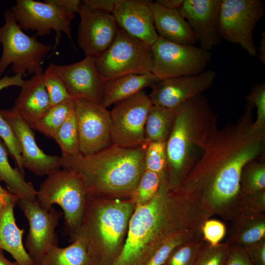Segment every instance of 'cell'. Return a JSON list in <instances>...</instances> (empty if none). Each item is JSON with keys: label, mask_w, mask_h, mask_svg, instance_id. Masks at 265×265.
I'll list each match as a JSON object with an SVG mask.
<instances>
[{"label": "cell", "mask_w": 265, "mask_h": 265, "mask_svg": "<svg viewBox=\"0 0 265 265\" xmlns=\"http://www.w3.org/2000/svg\"><path fill=\"white\" fill-rule=\"evenodd\" d=\"M244 249L253 265H265V243L263 240Z\"/></svg>", "instance_id": "obj_41"}, {"label": "cell", "mask_w": 265, "mask_h": 265, "mask_svg": "<svg viewBox=\"0 0 265 265\" xmlns=\"http://www.w3.org/2000/svg\"><path fill=\"white\" fill-rule=\"evenodd\" d=\"M147 144L134 148L111 144L88 155L61 156V167L74 171L81 177L87 196L130 198L145 170Z\"/></svg>", "instance_id": "obj_3"}, {"label": "cell", "mask_w": 265, "mask_h": 265, "mask_svg": "<svg viewBox=\"0 0 265 265\" xmlns=\"http://www.w3.org/2000/svg\"><path fill=\"white\" fill-rule=\"evenodd\" d=\"M216 77V72L210 69L194 76L159 80L148 96L153 105L176 108L209 89Z\"/></svg>", "instance_id": "obj_16"}, {"label": "cell", "mask_w": 265, "mask_h": 265, "mask_svg": "<svg viewBox=\"0 0 265 265\" xmlns=\"http://www.w3.org/2000/svg\"><path fill=\"white\" fill-rule=\"evenodd\" d=\"M78 13L80 18L79 45L85 56L96 58L111 45L118 26L112 14L91 9L83 2Z\"/></svg>", "instance_id": "obj_15"}, {"label": "cell", "mask_w": 265, "mask_h": 265, "mask_svg": "<svg viewBox=\"0 0 265 265\" xmlns=\"http://www.w3.org/2000/svg\"><path fill=\"white\" fill-rule=\"evenodd\" d=\"M193 231L187 230L170 237L156 251L146 265H163L176 248L193 240Z\"/></svg>", "instance_id": "obj_33"}, {"label": "cell", "mask_w": 265, "mask_h": 265, "mask_svg": "<svg viewBox=\"0 0 265 265\" xmlns=\"http://www.w3.org/2000/svg\"><path fill=\"white\" fill-rule=\"evenodd\" d=\"M161 177L155 172L145 170L130 198L136 205L146 204L155 196L159 189Z\"/></svg>", "instance_id": "obj_32"}, {"label": "cell", "mask_w": 265, "mask_h": 265, "mask_svg": "<svg viewBox=\"0 0 265 265\" xmlns=\"http://www.w3.org/2000/svg\"><path fill=\"white\" fill-rule=\"evenodd\" d=\"M80 153L88 155L111 144L110 112L103 104L74 99Z\"/></svg>", "instance_id": "obj_14"}, {"label": "cell", "mask_w": 265, "mask_h": 265, "mask_svg": "<svg viewBox=\"0 0 265 265\" xmlns=\"http://www.w3.org/2000/svg\"><path fill=\"white\" fill-rule=\"evenodd\" d=\"M166 175V174H165ZM164 175L155 196L136 205L123 248L112 265H146L159 246L174 235L197 227V200L170 188Z\"/></svg>", "instance_id": "obj_2"}, {"label": "cell", "mask_w": 265, "mask_h": 265, "mask_svg": "<svg viewBox=\"0 0 265 265\" xmlns=\"http://www.w3.org/2000/svg\"><path fill=\"white\" fill-rule=\"evenodd\" d=\"M43 73L34 74L28 80H25L12 108L30 127L40 120L51 107L43 82Z\"/></svg>", "instance_id": "obj_21"}, {"label": "cell", "mask_w": 265, "mask_h": 265, "mask_svg": "<svg viewBox=\"0 0 265 265\" xmlns=\"http://www.w3.org/2000/svg\"><path fill=\"white\" fill-rule=\"evenodd\" d=\"M250 219L239 229L235 239L245 247L263 240L265 236L264 219L255 217Z\"/></svg>", "instance_id": "obj_35"}, {"label": "cell", "mask_w": 265, "mask_h": 265, "mask_svg": "<svg viewBox=\"0 0 265 265\" xmlns=\"http://www.w3.org/2000/svg\"><path fill=\"white\" fill-rule=\"evenodd\" d=\"M152 2L117 0L112 13L120 28L150 47L159 37L154 23Z\"/></svg>", "instance_id": "obj_20"}, {"label": "cell", "mask_w": 265, "mask_h": 265, "mask_svg": "<svg viewBox=\"0 0 265 265\" xmlns=\"http://www.w3.org/2000/svg\"><path fill=\"white\" fill-rule=\"evenodd\" d=\"M14 131L21 147L23 166L36 176L48 175L61 167V156L46 154L36 142L31 128L12 108L0 109Z\"/></svg>", "instance_id": "obj_17"}, {"label": "cell", "mask_w": 265, "mask_h": 265, "mask_svg": "<svg viewBox=\"0 0 265 265\" xmlns=\"http://www.w3.org/2000/svg\"><path fill=\"white\" fill-rule=\"evenodd\" d=\"M16 198L18 197L4 189L0 182V211L7 203Z\"/></svg>", "instance_id": "obj_46"}, {"label": "cell", "mask_w": 265, "mask_h": 265, "mask_svg": "<svg viewBox=\"0 0 265 265\" xmlns=\"http://www.w3.org/2000/svg\"><path fill=\"white\" fill-rule=\"evenodd\" d=\"M265 13V5L260 0H221L217 26L220 38L257 56L253 32Z\"/></svg>", "instance_id": "obj_9"}, {"label": "cell", "mask_w": 265, "mask_h": 265, "mask_svg": "<svg viewBox=\"0 0 265 265\" xmlns=\"http://www.w3.org/2000/svg\"><path fill=\"white\" fill-rule=\"evenodd\" d=\"M253 108L246 103L236 123L216 129L179 186L182 192L203 203V207L220 210L239 198L243 168L265 155V129H253Z\"/></svg>", "instance_id": "obj_1"}, {"label": "cell", "mask_w": 265, "mask_h": 265, "mask_svg": "<svg viewBox=\"0 0 265 265\" xmlns=\"http://www.w3.org/2000/svg\"><path fill=\"white\" fill-rule=\"evenodd\" d=\"M53 140L60 149L61 157L73 156L80 154L74 108L59 128Z\"/></svg>", "instance_id": "obj_30"}, {"label": "cell", "mask_w": 265, "mask_h": 265, "mask_svg": "<svg viewBox=\"0 0 265 265\" xmlns=\"http://www.w3.org/2000/svg\"><path fill=\"white\" fill-rule=\"evenodd\" d=\"M8 151L0 139V182L4 183L9 192L19 199L28 201L36 200L37 190L30 182H26L16 167L14 168L8 160Z\"/></svg>", "instance_id": "obj_25"}, {"label": "cell", "mask_w": 265, "mask_h": 265, "mask_svg": "<svg viewBox=\"0 0 265 265\" xmlns=\"http://www.w3.org/2000/svg\"><path fill=\"white\" fill-rule=\"evenodd\" d=\"M246 103L256 108V118L253 124L256 131L265 129V83L254 85L246 97Z\"/></svg>", "instance_id": "obj_38"}, {"label": "cell", "mask_w": 265, "mask_h": 265, "mask_svg": "<svg viewBox=\"0 0 265 265\" xmlns=\"http://www.w3.org/2000/svg\"><path fill=\"white\" fill-rule=\"evenodd\" d=\"M17 203L29 224L25 242L26 250L35 265H39L49 250L57 245L55 230L63 213L53 207L45 210L36 200L19 199Z\"/></svg>", "instance_id": "obj_13"}, {"label": "cell", "mask_w": 265, "mask_h": 265, "mask_svg": "<svg viewBox=\"0 0 265 265\" xmlns=\"http://www.w3.org/2000/svg\"><path fill=\"white\" fill-rule=\"evenodd\" d=\"M54 67L72 98L84 99L102 104L106 81L97 70L95 57L85 56L77 62L54 64Z\"/></svg>", "instance_id": "obj_18"}, {"label": "cell", "mask_w": 265, "mask_h": 265, "mask_svg": "<svg viewBox=\"0 0 265 265\" xmlns=\"http://www.w3.org/2000/svg\"><path fill=\"white\" fill-rule=\"evenodd\" d=\"M87 193L84 182L76 172L62 167L47 175L37 190L36 200L50 210L58 205L63 211L64 230L73 242L81 225Z\"/></svg>", "instance_id": "obj_6"}, {"label": "cell", "mask_w": 265, "mask_h": 265, "mask_svg": "<svg viewBox=\"0 0 265 265\" xmlns=\"http://www.w3.org/2000/svg\"><path fill=\"white\" fill-rule=\"evenodd\" d=\"M152 106L148 95L143 90L113 105L109 111L112 144L134 148L147 144L144 129Z\"/></svg>", "instance_id": "obj_11"}, {"label": "cell", "mask_w": 265, "mask_h": 265, "mask_svg": "<svg viewBox=\"0 0 265 265\" xmlns=\"http://www.w3.org/2000/svg\"><path fill=\"white\" fill-rule=\"evenodd\" d=\"M97 70L105 81L130 74L151 72V47L118 27L111 45L95 58Z\"/></svg>", "instance_id": "obj_8"}, {"label": "cell", "mask_w": 265, "mask_h": 265, "mask_svg": "<svg viewBox=\"0 0 265 265\" xmlns=\"http://www.w3.org/2000/svg\"><path fill=\"white\" fill-rule=\"evenodd\" d=\"M154 23L158 36L169 41L194 45L196 35L178 9H167L156 1L152 2Z\"/></svg>", "instance_id": "obj_22"}, {"label": "cell", "mask_w": 265, "mask_h": 265, "mask_svg": "<svg viewBox=\"0 0 265 265\" xmlns=\"http://www.w3.org/2000/svg\"><path fill=\"white\" fill-rule=\"evenodd\" d=\"M0 265H18L15 262L7 259L3 254V251L0 250Z\"/></svg>", "instance_id": "obj_49"}, {"label": "cell", "mask_w": 265, "mask_h": 265, "mask_svg": "<svg viewBox=\"0 0 265 265\" xmlns=\"http://www.w3.org/2000/svg\"><path fill=\"white\" fill-rule=\"evenodd\" d=\"M117 0H84L83 3L91 9L112 13Z\"/></svg>", "instance_id": "obj_43"}, {"label": "cell", "mask_w": 265, "mask_h": 265, "mask_svg": "<svg viewBox=\"0 0 265 265\" xmlns=\"http://www.w3.org/2000/svg\"><path fill=\"white\" fill-rule=\"evenodd\" d=\"M144 163L146 170L155 172L160 177L165 174L167 165L165 142L148 143L145 152Z\"/></svg>", "instance_id": "obj_34"}, {"label": "cell", "mask_w": 265, "mask_h": 265, "mask_svg": "<svg viewBox=\"0 0 265 265\" xmlns=\"http://www.w3.org/2000/svg\"><path fill=\"white\" fill-rule=\"evenodd\" d=\"M229 252L228 243L201 245L193 265H225Z\"/></svg>", "instance_id": "obj_36"}, {"label": "cell", "mask_w": 265, "mask_h": 265, "mask_svg": "<svg viewBox=\"0 0 265 265\" xmlns=\"http://www.w3.org/2000/svg\"><path fill=\"white\" fill-rule=\"evenodd\" d=\"M217 117L202 94L177 108L174 124L166 143V178L169 187H178L202 155Z\"/></svg>", "instance_id": "obj_4"}, {"label": "cell", "mask_w": 265, "mask_h": 265, "mask_svg": "<svg viewBox=\"0 0 265 265\" xmlns=\"http://www.w3.org/2000/svg\"><path fill=\"white\" fill-rule=\"evenodd\" d=\"M225 265H253L245 250L239 246L230 247Z\"/></svg>", "instance_id": "obj_42"}, {"label": "cell", "mask_w": 265, "mask_h": 265, "mask_svg": "<svg viewBox=\"0 0 265 265\" xmlns=\"http://www.w3.org/2000/svg\"><path fill=\"white\" fill-rule=\"evenodd\" d=\"M156 1L167 9H178L184 0H157Z\"/></svg>", "instance_id": "obj_48"}, {"label": "cell", "mask_w": 265, "mask_h": 265, "mask_svg": "<svg viewBox=\"0 0 265 265\" xmlns=\"http://www.w3.org/2000/svg\"><path fill=\"white\" fill-rule=\"evenodd\" d=\"M221 0H184L178 9L197 37L200 47L212 50L221 41L218 32Z\"/></svg>", "instance_id": "obj_19"}, {"label": "cell", "mask_w": 265, "mask_h": 265, "mask_svg": "<svg viewBox=\"0 0 265 265\" xmlns=\"http://www.w3.org/2000/svg\"><path fill=\"white\" fill-rule=\"evenodd\" d=\"M159 80L152 72L127 74L108 80L104 85L102 104L107 108L146 87H152Z\"/></svg>", "instance_id": "obj_24"}, {"label": "cell", "mask_w": 265, "mask_h": 265, "mask_svg": "<svg viewBox=\"0 0 265 265\" xmlns=\"http://www.w3.org/2000/svg\"><path fill=\"white\" fill-rule=\"evenodd\" d=\"M18 199L11 200L0 211V250L9 253L18 265H35L23 242L25 230L16 222L14 209Z\"/></svg>", "instance_id": "obj_23"}, {"label": "cell", "mask_w": 265, "mask_h": 265, "mask_svg": "<svg viewBox=\"0 0 265 265\" xmlns=\"http://www.w3.org/2000/svg\"><path fill=\"white\" fill-rule=\"evenodd\" d=\"M74 108V99H70L51 107L46 114L31 128L54 139L60 127Z\"/></svg>", "instance_id": "obj_28"}, {"label": "cell", "mask_w": 265, "mask_h": 265, "mask_svg": "<svg viewBox=\"0 0 265 265\" xmlns=\"http://www.w3.org/2000/svg\"><path fill=\"white\" fill-rule=\"evenodd\" d=\"M39 265H95L81 238L77 237L69 246H53Z\"/></svg>", "instance_id": "obj_27"}, {"label": "cell", "mask_w": 265, "mask_h": 265, "mask_svg": "<svg viewBox=\"0 0 265 265\" xmlns=\"http://www.w3.org/2000/svg\"><path fill=\"white\" fill-rule=\"evenodd\" d=\"M4 23L0 26V77L10 65L14 75H32L43 73L42 61L52 50L50 45L39 41L35 35L26 34L19 26L11 10L4 13Z\"/></svg>", "instance_id": "obj_7"}, {"label": "cell", "mask_w": 265, "mask_h": 265, "mask_svg": "<svg viewBox=\"0 0 265 265\" xmlns=\"http://www.w3.org/2000/svg\"><path fill=\"white\" fill-rule=\"evenodd\" d=\"M135 206L131 198L87 196L76 238L83 240L95 265H112L119 256Z\"/></svg>", "instance_id": "obj_5"}, {"label": "cell", "mask_w": 265, "mask_h": 265, "mask_svg": "<svg viewBox=\"0 0 265 265\" xmlns=\"http://www.w3.org/2000/svg\"><path fill=\"white\" fill-rule=\"evenodd\" d=\"M201 245V242L191 240L180 246L163 265H193Z\"/></svg>", "instance_id": "obj_39"}, {"label": "cell", "mask_w": 265, "mask_h": 265, "mask_svg": "<svg viewBox=\"0 0 265 265\" xmlns=\"http://www.w3.org/2000/svg\"><path fill=\"white\" fill-rule=\"evenodd\" d=\"M19 26L23 30L35 31V35L44 36L55 32V50L62 33H64L74 48L71 36V24L75 14L60 9L49 0L44 2L34 0H17L10 9Z\"/></svg>", "instance_id": "obj_12"}, {"label": "cell", "mask_w": 265, "mask_h": 265, "mask_svg": "<svg viewBox=\"0 0 265 265\" xmlns=\"http://www.w3.org/2000/svg\"><path fill=\"white\" fill-rule=\"evenodd\" d=\"M25 82L23 76L21 75H14L12 76L6 75L0 78V91L10 86H19L21 87Z\"/></svg>", "instance_id": "obj_45"}, {"label": "cell", "mask_w": 265, "mask_h": 265, "mask_svg": "<svg viewBox=\"0 0 265 265\" xmlns=\"http://www.w3.org/2000/svg\"><path fill=\"white\" fill-rule=\"evenodd\" d=\"M177 108L153 105L148 112L145 125L144 138L146 143L166 142L174 124Z\"/></svg>", "instance_id": "obj_26"}, {"label": "cell", "mask_w": 265, "mask_h": 265, "mask_svg": "<svg viewBox=\"0 0 265 265\" xmlns=\"http://www.w3.org/2000/svg\"><path fill=\"white\" fill-rule=\"evenodd\" d=\"M201 230L204 239L211 246L219 244L226 232L224 224L215 219L206 220L201 226Z\"/></svg>", "instance_id": "obj_40"}, {"label": "cell", "mask_w": 265, "mask_h": 265, "mask_svg": "<svg viewBox=\"0 0 265 265\" xmlns=\"http://www.w3.org/2000/svg\"><path fill=\"white\" fill-rule=\"evenodd\" d=\"M43 80L51 106L72 98L64 81L56 72L54 64H50L43 73Z\"/></svg>", "instance_id": "obj_31"}, {"label": "cell", "mask_w": 265, "mask_h": 265, "mask_svg": "<svg viewBox=\"0 0 265 265\" xmlns=\"http://www.w3.org/2000/svg\"><path fill=\"white\" fill-rule=\"evenodd\" d=\"M259 59L264 66H265V30L261 32V38L259 42V47L257 49V55Z\"/></svg>", "instance_id": "obj_47"}, {"label": "cell", "mask_w": 265, "mask_h": 265, "mask_svg": "<svg viewBox=\"0 0 265 265\" xmlns=\"http://www.w3.org/2000/svg\"><path fill=\"white\" fill-rule=\"evenodd\" d=\"M151 49V72L159 80L198 75L205 71L212 58L211 51L200 47L176 43L159 36Z\"/></svg>", "instance_id": "obj_10"}, {"label": "cell", "mask_w": 265, "mask_h": 265, "mask_svg": "<svg viewBox=\"0 0 265 265\" xmlns=\"http://www.w3.org/2000/svg\"><path fill=\"white\" fill-rule=\"evenodd\" d=\"M0 139L15 160L17 168L25 175L21 153L22 149L18 139L12 128L0 112Z\"/></svg>", "instance_id": "obj_37"}, {"label": "cell", "mask_w": 265, "mask_h": 265, "mask_svg": "<svg viewBox=\"0 0 265 265\" xmlns=\"http://www.w3.org/2000/svg\"><path fill=\"white\" fill-rule=\"evenodd\" d=\"M265 155L251 161L243 168L240 181V196L253 195L265 190Z\"/></svg>", "instance_id": "obj_29"}, {"label": "cell", "mask_w": 265, "mask_h": 265, "mask_svg": "<svg viewBox=\"0 0 265 265\" xmlns=\"http://www.w3.org/2000/svg\"><path fill=\"white\" fill-rule=\"evenodd\" d=\"M64 11L74 14L78 12L81 1L80 0H49Z\"/></svg>", "instance_id": "obj_44"}]
</instances>
